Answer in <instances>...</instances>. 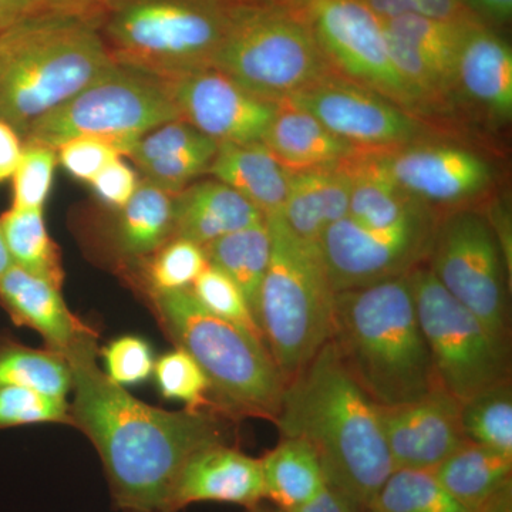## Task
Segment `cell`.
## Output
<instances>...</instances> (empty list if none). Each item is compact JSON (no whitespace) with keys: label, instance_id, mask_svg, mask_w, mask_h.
Segmentation results:
<instances>
[{"label":"cell","instance_id":"obj_1","mask_svg":"<svg viewBox=\"0 0 512 512\" xmlns=\"http://www.w3.org/2000/svg\"><path fill=\"white\" fill-rule=\"evenodd\" d=\"M96 356L92 343L64 357L72 372L70 424L96 447L120 510L168 512L188 458L227 443V416L215 409L168 412L141 402L100 369Z\"/></svg>","mask_w":512,"mask_h":512},{"label":"cell","instance_id":"obj_2","mask_svg":"<svg viewBox=\"0 0 512 512\" xmlns=\"http://www.w3.org/2000/svg\"><path fill=\"white\" fill-rule=\"evenodd\" d=\"M274 423L282 439L311 444L330 490L356 512L370 510L393 461L379 406L350 376L332 340L286 383Z\"/></svg>","mask_w":512,"mask_h":512},{"label":"cell","instance_id":"obj_3","mask_svg":"<svg viewBox=\"0 0 512 512\" xmlns=\"http://www.w3.org/2000/svg\"><path fill=\"white\" fill-rule=\"evenodd\" d=\"M330 340L350 376L379 407L414 402L439 387L409 274L336 292Z\"/></svg>","mask_w":512,"mask_h":512},{"label":"cell","instance_id":"obj_4","mask_svg":"<svg viewBox=\"0 0 512 512\" xmlns=\"http://www.w3.org/2000/svg\"><path fill=\"white\" fill-rule=\"evenodd\" d=\"M114 64L97 23L39 10L0 32V121L23 138Z\"/></svg>","mask_w":512,"mask_h":512},{"label":"cell","instance_id":"obj_5","mask_svg":"<svg viewBox=\"0 0 512 512\" xmlns=\"http://www.w3.org/2000/svg\"><path fill=\"white\" fill-rule=\"evenodd\" d=\"M147 296L175 348L194 357L204 370L215 410L229 419L258 417L274 423L286 382L264 340L212 315L190 289Z\"/></svg>","mask_w":512,"mask_h":512},{"label":"cell","instance_id":"obj_6","mask_svg":"<svg viewBox=\"0 0 512 512\" xmlns=\"http://www.w3.org/2000/svg\"><path fill=\"white\" fill-rule=\"evenodd\" d=\"M266 222L271 259L258 323L266 348L288 383L332 339L336 292L319 242L293 234L281 214Z\"/></svg>","mask_w":512,"mask_h":512},{"label":"cell","instance_id":"obj_7","mask_svg":"<svg viewBox=\"0 0 512 512\" xmlns=\"http://www.w3.org/2000/svg\"><path fill=\"white\" fill-rule=\"evenodd\" d=\"M244 0H117L100 22L111 59L173 82L212 69Z\"/></svg>","mask_w":512,"mask_h":512},{"label":"cell","instance_id":"obj_8","mask_svg":"<svg viewBox=\"0 0 512 512\" xmlns=\"http://www.w3.org/2000/svg\"><path fill=\"white\" fill-rule=\"evenodd\" d=\"M212 69L275 104L338 74L301 6L285 0H244Z\"/></svg>","mask_w":512,"mask_h":512},{"label":"cell","instance_id":"obj_9","mask_svg":"<svg viewBox=\"0 0 512 512\" xmlns=\"http://www.w3.org/2000/svg\"><path fill=\"white\" fill-rule=\"evenodd\" d=\"M175 120L181 116L167 80L116 63L35 121L23 138L55 150L73 138H100L128 157L141 137Z\"/></svg>","mask_w":512,"mask_h":512},{"label":"cell","instance_id":"obj_10","mask_svg":"<svg viewBox=\"0 0 512 512\" xmlns=\"http://www.w3.org/2000/svg\"><path fill=\"white\" fill-rule=\"evenodd\" d=\"M409 278L421 332L441 389L463 403L511 379L508 342L497 338L453 298L429 266H417Z\"/></svg>","mask_w":512,"mask_h":512},{"label":"cell","instance_id":"obj_11","mask_svg":"<svg viewBox=\"0 0 512 512\" xmlns=\"http://www.w3.org/2000/svg\"><path fill=\"white\" fill-rule=\"evenodd\" d=\"M427 259L446 291L508 342L507 265L493 224L476 211L453 212L437 222Z\"/></svg>","mask_w":512,"mask_h":512},{"label":"cell","instance_id":"obj_12","mask_svg":"<svg viewBox=\"0 0 512 512\" xmlns=\"http://www.w3.org/2000/svg\"><path fill=\"white\" fill-rule=\"evenodd\" d=\"M301 9L339 76L419 111L390 57L383 20L363 0H303Z\"/></svg>","mask_w":512,"mask_h":512},{"label":"cell","instance_id":"obj_13","mask_svg":"<svg viewBox=\"0 0 512 512\" xmlns=\"http://www.w3.org/2000/svg\"><path fill=\"white\" fill-rule=\"evenodd\" d=\"M437 221L431 210L387 228H366L349 217L330 225L319 239L335 292L410 274L429 258Z\"/></svg>","mask_w":512,"mask_h":512},{"label":"cell","instance_id":"obj_14","mask_svg":"<svg viewBox=\"0 0 512 512\" xmlns=\"http://www.w3.org/2000/svg\"><path fill=\"white\" fill-rule=\"evenodd\" d=\"M363 153H382L419 143L426 128L414 114L382 94L339 74L288 97Z\"/></svg>","mask_w":512,"mask_h":512},{"label":"cell","instance_id":"obj_15","mask_svg":"<svg viewBox=\"0 0 512 512\" xmlns=\"http://www.w3.org/2000/svg\"><path fill=\"white\" fill-rule=\"evenodd\" d=\"M404 192L431 210L458 207L483 194L493 181V168L466 148L444 144H409L369 153Z\"/></svg>","mask_w":512,"mask_h":512},{"label":"cell","instance_id":"obj_16","mask_svg":"<svg viewBox=\"0 0 512 512\" xmlns=\"http://www.w3.org/2000/svg\"><path fill=\"white\" fill-rule=\"evenodd\" d=\"M168 83L181 120L218 144L262 143L274 120L275 103L248 93L218 70Z\"/></svg>","mask_w":512,"mask_h":512},{"label":"cell","instance_id":"obj_17","mask_svg":"<svg viewBox=\"0 0 512 512\" xmlns=\"http://www.w3.org/2000/svg\"><path fill=\"white\" fill-rule=\"evenodd\" d=\"M460 402L441 387L414 402L379 407L394 470H434L467 443Z\"/></svg>","mask_w":512,"mask_h":512},{"label":"cell","instance_id":"obj_18","mask_svg":"<svg viewBox=\"0 0 512 512\" xmlns=\"http://www.w3.org/2000/svg\"><path fill=\"white\" fill-rule=\"evenodd\" d=\"M265 500L261 458L227 443L201 448L181 468L171 491L168 512L194 503H227L249 508Z\"/></svg>","mask_w":512,"mask_h":512},{"label":"cell","instance_id":"obj_19","mask_svg":"<svg viewBox=\"0 0 512 512\" xmlns=\"http://www.w3.org/2000/svg\"><path fill=\"white\" fill-rule=\"evenodd\" d=\"M60 286L12 265L0 278V305L13 323L35 330L46 349L66 357L97 343L96 330L70 311Z\"/></svg>","mask_w":512,"mask_h":512},{"label":"cell","instance_id":"obj_20","mask_svg":"<svg viewBox=\"0 0 512 512\" xmlns=\"http://www.w3.org/2000/svg\"><path fill=\"white\" fill-rule=\"evenodd\" d=\"M456 86L498 120L512 114L511 47L480 19L467 26L456 62Z\"/></svg>","mask_w":512,"mask_h":512},{"label":"cell","instance_id":"obj_21","mask_svg":"<svg viewBox=\"0 0 512 512\" xmlns=\"http://www.w3.org/2000/svg\"><path fill=\"white\" fill-rule=\"evenodd\" d=\"M262 143L288 173L338 167L360 153L289 99L276 103L274 120Z\"/></svg>","mask_w":512,"mask_h":512},{"label":"cell","instance_id":"obj_22","mask_svg":"<svg viewBox=\"0 0 512 512\" xmlns=\"http://www.w3.org/2000/svg\"><path fill=\"white\" fill-rule=\"evenodd\" d=\"M266 220L255 205L221 181H202L174 195V237L204 248Z\"/></svg>","mask_w":512,"mask_h":512},{"label":"cell","instance_id":"obj_23","mask_svg":"<svg viewBox=\"0 0 512 512\" xmlns=\"http://www.w3.org/2000/svg\"><path fill=\"white\" fill-rule=\"evenodd\" d=\"M208 173L247 198L265 218L282 214L291 173L264 143L218 144Z\"/></svg>","mask_w":512,"mask_h":512},{"label":"cell","instance_id":"obj_24","mask_svg":"<svg viewBox=\"0 0 512 512\" xmlns=\"http://www.w3.org/2000/svg\"><path fill=\"white\" fill-rule=\"evenodd\" d=\"M350 178L342 165L291 173L282 218L293 234L319 242L323 232L348 217Z\"/></svg>","mask_w":512,"mask_h":512},{"label":"cell","instance_id":"obj_25","mask_svg":"<svg viewBox=\"0 0 512 512\" xmlns=\"http://www.w3.org/2000/svg\"><path fill=\"white\" fill-rule=\"evenodd\" d=\"M350 178L348 217L366 228H387L430 210L410 197L369 153L360 151L343 163Z\"/></svg>","mask_w":512,"mask_h":512},{"label":"cell","instance_id":"obj_26","mask_svg":"<svg viewBox=\"0 0 512 512\" xmlns=\"http://www.w3.org/2000/svg\"><path fill=\"white\" fill-rule=\"evenodd\" d=\"M265 500L285 511L312 503L326 487L318 454L302 439H281L261 458Z\"/></svg>","mask_w":512,"mask_h":512},{"label":"cell","instance_id":"obj_27","mask_svg":"<svg viewBox=\"0 0 512 512\" xmlns=\"http://www.w3.org/2000/svg\"><path fill=\"white\" fill-rule=\"evenodd\" d=\"M431 471L458 503L477 512L511 483L512 456L467 441Z\"/></svg>","mask_w":512,"mask_h":512},{"label":"cell","instance_id":"obj_28","mask_svg":"<svg viewBox=\"0 0 512 512\" xmlns=\"http://www.w3.org/2000/svg\"><path fill=\"white\" fill-rule=\"evenodd\" d=\"M204 251L208 264L221 269L241 289L258 322L259 298L271 259V232L268 222L265 220L225 235L205 245Z\"/></svg>","mask_w":512,"mask_h":512},{"label":"cell","instance_id":"obj_29","mask_svg":"<svg viewBox=\"0 0 512 512\" xmlns=\"http://www.w3.org/2000/svg\"><path fill=\"white\" fill-rule=\"evenodd\" d=\"M120 211L117 247L128 258H147L174 237V195L148 181Z\"/></svg>","mask_w":512,"mask_h":512},{"label":"cell","instance_id":"obj_30","mask_svg":"<svg viewBox=\"0 0 512 512\" xmlns=\"http://www.w3.org/2000/svg\"><path fill=\"white\" fill-rule=\"evenodd\" d=\"M0 227L13 265L62 288V258L47 232L43 208L12 207L0 217Z\"/></svg>","mask_w":512,"mask_h":512},{"label":"cell","instance_id":"obj_31","mask_svg":"<svg viewBox=\"0 0 512 512\" xmlns=\"http://www.w3.org/2000/svg\"><path fill=\"white\" fill-rule=\"evenodd\" d=\"M0 386L67 399L72 392V372L67 360L52 350L29 348L0 335Z\"/></svg>","mask_w":512,"mask_h":512},{"label":"cell","instance_id":"obj_32","mask_svg":"<svg viewBox=\"0 0 512 512\" xmlns=\"http://www.w3.org/2000/svg\"><path fill=\"white\" fill-rule=\"evenodd\" d=\"M460 404L466 440L512 456L511 379L494 384Z\"/></svg>","mask_w":512,"mask_h":512},{"label":"cell","instance_id":"obj_33","mask_svg":"<svg viewBox=\"0 0 512 512\" xmlns=\"http://www.w3.org/2000/svg\"><path fill=\"white\" fill-rule=\"evenodd\" d=\"M476 19L453 22V20L427 18V16L409 13V15L383 20V25L387 32L414 47L420 55L436 64L441 72L446 73L456 82L458 50L467 26Z\"/></svg>","mask_w":512,"mask_h":512},{"label":"cell","instance_id":"obj_34","mask_svg":"<svg viewBox=\"0 0 512 512\" xmlns=\"http://www.w3.org/2000/svg\"><path fill=\"white\" fill-rule=\"evenodd\" d=\"M369 512H473L458 503L429 470H394Z\"/></svg>","mask_w":512,"mask_h":512},{"label":"cell","instance_id":"obj_35","mask_svg":"<svg viewBox=\"0 0 512 512\" xmlns=\"http://www.w3.org/2000/svg\"><path fill=\"white\" fill-rule=\"evenodd\" d=\"M144 269L146 292H173L190 289L207 268L204 248L183 238H171L154 254Z\"/></svg>","mask_w":512,"mask_h":512},{"label":"cell","instance_id":"obj_36","mask_svg":"<svg viewBox=\"0 0 512 512\" xmlns=\"http://www.w3.org/2000/svg\"><path fill=\"white\" fill-rule=\"evenodd\" d=\"M153 375L165 399L183 402L185 409H215L204 370L183 349L175 348L161 356L154 365Z\"/></svg>","mask_w":512,"mask_h":512},{"label":"cell","instance_id":"obj_37","mask_svg":"<svg viewBox=\"0 0 512 512\" xmlns=\"http://www.w3.org/2000/svg\"><path fill=\"white\" fill-rule=\"evenodd\" d=\"M190 291L202 308L212 315L235 323L264 340L261 328L241 289L221 269L208 265L195 279Z\"/></svg>","mask_w":512,"mask_h":512},{"label":"cell","instance_id":"obj_38","mask_svg":"<svg viewBox=\"0 0 512 512\" xmlns=\"http://www.w3.org/2000/svg\"><path fill=\"white\" fill-rule=\"evenodd\" d=\"M59 163L55 148L23 144L22 157L13 174V205L16 208H43L52 190Z\"/></svg>","mask_w":512,"mask_h":512},{"label":"cell","instance_id":"obj_39","mask_svg":"<svg viewBox=\"0 0 512 512\" xmlns=\"http://www.w3.org/2000/svg\"><path fill=\"white\" fill-rule=\"evenodd\" d=\"M40 423L70 424L67 399L22 387L0 386V430Z\"/></svg>","mask_w":512,"mask_h":512},{"label":"cell","instance_id":"obj_40","mask_svg":"<svg viewBox=\"0 0 512 512\" xmlns=\"http://www.w3.org/2000/svg\"><path fill=\"white\" fill-rule=\"evenodd\" d=\"M106 375L120 386H134L146 382L153 376V350L146 340L137 336L114 339L103 349Z\"/></svg>","mask_w":512,"mask_h":512},{"label":"cell","instance_id":"obj_41","mask_svg":"<svg viewBox=\"0 0 512 512\" xmlns=\"http://www.w3.org/2000/svg\"><path fill=\"white\" fill-rule=\"evenodd\" d=\"M56 151L64 170L76 180L89 184L107 164L121 157L110 143L94 137L73 138Z\"/></svg>","mask_w":512,"mask_h":512},{"label":"cell","instance_id":"obj_42","mask_svg":"<svg viewBox=\"0 0 512 512\" xmlns=\"http://www.w3.org/2000/svg\"><path fill=\"white\" fill-rule=\"evenodd\" d=\"M382 20L397 18V16L414 15L427 18L466 22L476 19L464 0H363Z\"/></svg>","mask_w":512,"mask_h":512},{"label":"cell","instance_id":"obj_43","mask_svg":"<svg viewBox=\"0 0 512 512\" xmlns=\"http://www.w3.org/2000/svg\"><path fill=\"white\" fill-rule=\"evenodd\" d=\"M140 183L137 174L121 157L111 161L90 181L94 192L104 204L121 208L130 201Z\"/></svg>","mask_w":512,"mask_h":512},{"label":"cell","instance_id":"obj_44","mask_svg":"<svg viewBox=\"0 0 512 512\" xmlns=\"http://www.w3.org/2000/svg\"><path fill=\"white\" fill-rule=\"evenodd\" d=\"M40 9L79 16L100 26L101 19L117 0H33Z\"/></svg>","mask_w":512,"mask_h":512},{"label":"cell","instance_id":"obj_45","mask_svg":"<svg viewBox=\"0 0 512 512\" xmlns=\"http://www.w3.org/2000/svg\"><path fill=\"white\" fill-rule=\"evenodd\" d=\"M20 138L15 128L0 121V184L15 174L23 150Z\"/></svg>","mask_w":512,"mask_h":512},{"label":"cell","instance_id":"obj_46","mask_svg":"<svg viewBox=\"0 0 512 512\" xmlns=\"http://www.w3.org/2000/svg\"><path fill=\"white\" fill-rule=\"evenodd\" d=\"M39 10L33 0H0V32Z\"/></svg>","mask_w":512,"mask_h":512},{"label":"cell","instance_id":"obj_47","mask_svg":"<svg viewBox=\"0 0 512 512\" xmlns=\"http://www.w3.org/2000/svg\"><path fill=\"white\" fill-rule=\"evenodd\" d=\"M468 9L494 22H507L512 15V0H464Z\"/></svg>","mask_w":512,"mask_h":512},{"label":"cell","instance_id":"obj_48","mask_svg":"<svg viewBox=\"0 0 512 512\" xmlns=\"http://www.w3.org/2000/svg\"><path fill=\"white\" fill-rule=\"evenodd\" d=\"M305 507L311 512H356L339 494L330 490L329 487H326L312 503L305 505Z\"/></svg>","mask_w":512,"mask_h":512},{"label":"cell","instance_id":"obj_49","mask_svg":"<svg viewBox=\"0 0 512 512\" xmlns=\"http://www.w3.org/2000/svg\"><path fill=\"white\" fill-rule=\"evenodd\" d=\"M477 512H512V481L504 485V487Z\"/></svg>","mask_w":512,"mask_h":512},{"label":"cell","instance_id":"obj_50","mask_svg":"<svg viewBox=\"0 0 512 512\" xmlns=\"http://www.w3.org/2000/svg\"><path fill=\"white\" fill-rule=\"evenodd\" d=\"M8 248H6L5 238H3L2 227H0V278L6 274V271L12 266Z\"/></svg>","mask_w":512,"mask_h":512},{"label":"cell","instance_id":"obj_51","mask_svg":"<svg viewBox=\"0 0 512 512\" xmlns=\"http://www.w3.org/2000/svg\"><path fill=\"white\" fill-rule=\"evenodd\" d=\"M248 512H286L285 510H281V508L276 507V505H266L264 501L262 503L254 505V507L249 508Z\"/></svg>","mask_w":512,"mask_h":512}]
</instances>
